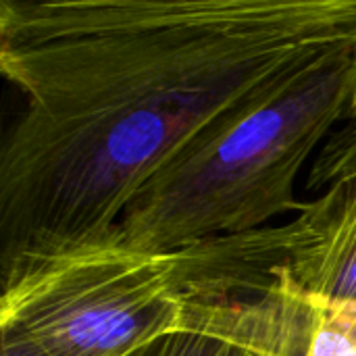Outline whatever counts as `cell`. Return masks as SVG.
Here are the masks:
<instances>
[{"mask_svg": "<svg viewBox=\"0 0 356 356\" xmlns=\"http://www.w3.org/2000/svg\"><path fill=\"white\" fill-rule=\"evenodd\" d=\"M282 234L284 259L275 277L305 298L356 302V177L305 202Z\"/></svg>", "mask_w": 356, "mask_h": 356, "instance_id": "obj_5", "label": "cell"}, {"mask_svg": "<svg viewBox=\"0 0 356 356\" xmlns=\"http://www.w3.org/2000/svg\"><path fill=\"white\" fill-rule=\"evenodd\" d=\"M355 54L156 173L125 209L117 234L134 248L173 250L238 236L298 213L300 171L350 102Z\"/></svg>", "mask_w": 356, "mask_h": 356, "instance_id": "obj_3", "label": "cell"}, {"mask_svg": "<svg viewBox=\"0 0 356 356\" xmlns=\"http://www.w3.org/2000/svg\"><path fill=\"white\" fill-rule=\"evenodd\" d=\"M0 267V330L40 356H123L194 298L248 294L234 236L142 250L115 232Z\"/></svg>", "mask_w": 356, "mask_h": 356, "instance_id": "obj_2", "label": "cell"}, {"mask_svg": "<svg viewBox=\"0 0 356 356\" xmlns=\"http://www.w3.org/2000/svg\"><path fill=\"white\" fill-rule=\"evenodd\" d=\"M309 300L313 330L305 356H356V302Z\"/></svg>", "mask_w": 356, "mask_h": 356, "instance_id": "obj_7", "label": "cell"}, {"mask_svg": "<svg viewBox=\"0 0 356 356\" xmlns=\"http://www.w3.org/2000/svg\"><path fill=\"white\" fill-rule=\"evenodd\" d=\"M311 300L286 280L257 294L194 298L123 356H305Z\"/></svg>", "mask_w": 356, "mask_h": 356, "instance_id": "obj_4", "label": "cell"}, {"mask_svg": "<svg viewBox=\"0 0 356 356\" xmlns=\"http://www.w3.org/2000/svg\"><path fill=\"white\" fill-rule=\"evenodd\" d=\"M2 356H40L33 348L10 334H2Z\"/></svg>", "mask_w": 356, "mask_h": 356, "instance_id": "obj_8", "label": "cell"}, {"mask_svg": "<svg viewBox=\"0 0 356 356\" xmlns=\"http://www.w3.org/2000/svg\"><path fill=\"white\" fill-rule=\"evenodd\" d=\"M353 69L355 83L344 119L338 123V127L332 131V136L325 140L311 163V171L307 177V188L311 192H325L327 188L344 179L356 177V52Z\"/></svg>", "mask_w": 356, "mask_h": 356, "instance_id": "obj_6", "label": "cell"}, {"mask_svg": "<svg viewBox=\"0 0 356 356\" xmlns=\"http://www.w3.org/2000/svg\"><path fill=\"white\" fill-rule=\"evenodd\" d=\"M355 52L356 0H2L25 104L0 265L111 238L156 173Z\"/></svg>", "mask_w": 356, "mask_h": 356, "instance_id": "obj_1", "label": "cell"}]
</instances>
